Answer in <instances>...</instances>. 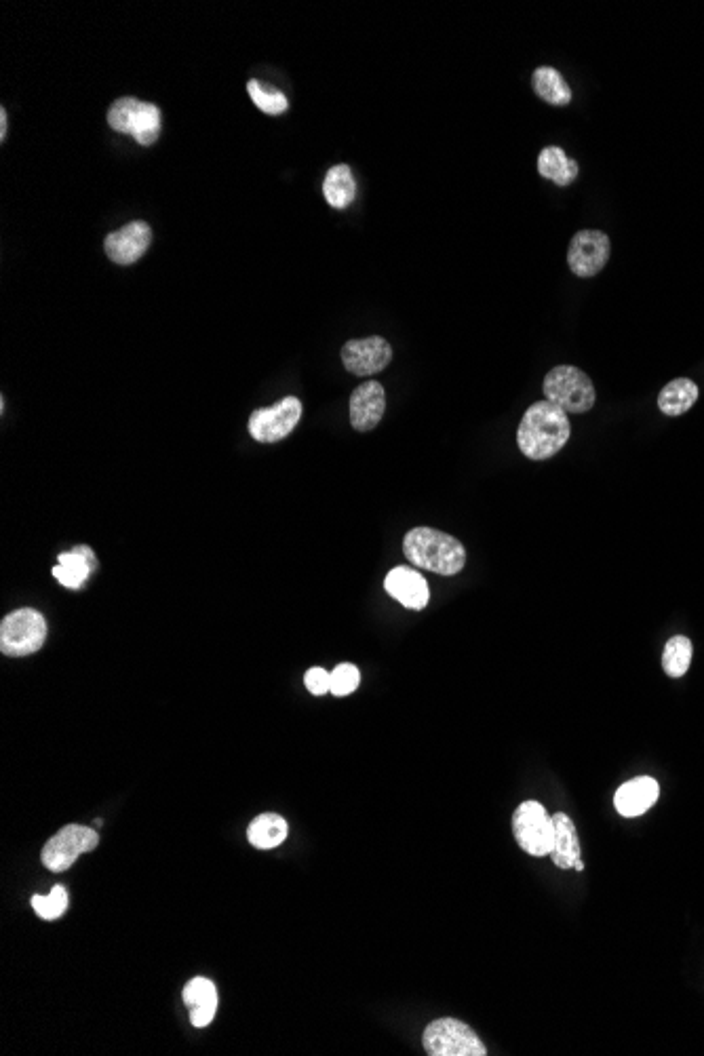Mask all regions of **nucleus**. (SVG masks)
<instances>
[{
    "mask_svg": "<svg viewBox=\"0 0 704 1056\" xmlns=\"http://www.w3.org/2000/svg\"><path fill=\"white\" fill-rule=\"evenodd\" d=\"M403 553L422 570L439 576H456L466 565V551L458 538L433 527H414L403 540Z\"/></svg>",
    "mask_w": 704,
    "mask_h": 1056,
    "instance_id": "nucleus-2",
    "label": "nucleus"
},
{
    "mask_svg": "<svg viewBox=\"0 0 704 1056\" xmlns=\"http://www.w3.org/2000/svg\"><path fill=\"white\" fill-rule=\"evenodd\" d=\"M610 237L601 230H580L567 249V264L576 277L589 279L599 275L610 260Z\"/></svg>",
    "mask_w": 704,
    "mask_h": 1056,
    "instance_id": "nucleus-10",
    "label": "nucleus"
},
{
    "mask_svg": "<svg viewBox=\"0 0 704 1056\" xmlns=\"http://www.w3.org/2000/svg\"><path fill=\"white\" fill-rule=\"evenodd\" d=\"M32 909L43 919H57L66 913L68 909V892L64 886H55L47 896L34 894L32 896Z\"/></svg>",
    "mask_w": 704,
    "mask_h": 1056,
    "instance_id": "nucleus-25",
    "label": "nucleus"
},
{
    "mask_svg": "<svg viewBox=\"0 0 704 1056\" xmlns=\"http://www.w3.org/2000/svg\"><path fill=\"white\" fill-rule=\"evenodd\" d=\"M658 795H660L658 782L650 776H639V778L624 782V785L616 791L614 806L620 812V816L635 818V816L648 812L658 801Z\"/></svg>",
    "mask_w": 704,
    "mask_h": 1056,
    "instance_id": "nucleus-15",
    "label": "nucleus"
},
{
    "mask_svg": "<svg viewBox=\"0 0 704 1056\" xmlns=\"http://www.w3.org/2000/svg\"><path fill=\"white\" fill-rule=\"evenodd\" d=\"M47 641V620L41 612L24 608L0 622V652L11 658L36 654Z\"/></svg>",
    "mask_w": 704,
    "mask_h": 1056,
    "instance_id": "nucleus-4",
    "label": "nucleus"
},
{
    "mask_svg": "<svg viewBox=\"0 0 704 1056\" xmlns=\"http://www.w3.org/2000/svg\"><path fill=\"white\" fill-rule=\"evenodd\" d=\"M215 1010H218V1008H213V1006H197V1008H190V1023H192L194 1027H207V1025L213 1021Z\"/></svg>",
    "mask_w": 704,
    "mask_h": 1056,
    "instance_id": "nucleus-29",
    "label": "nucleus"
},
{
    "mask_svg": "<svg viewBox=\"0 0 704 1056\" xmlns=\"http://www.w3.org/2000/svg\"><path fill=\"white\" fill-rule=\"evenodd\" d=\"M513 835L519 848L530 856H551L555 846L553 816L538 801H523L513 814Z\"/></svg>",
    "mask_w": 704,
    "mask_h": 1056,
    "instance_id": "nucleus-7",
    "label": "nucleus"
},
{
    "mask_svg": "<svg viewBox=\"0 0 704 1056\" xmlns=\"http://www.w3.org/2000/svg\"><path fill=\"white\" fill-rule=\"evenodd\" d=\"M572 437L570 418L551 401H538L527 409L519 428L517 445L530 460H549L559 454Z\"/></svg>",
    "mask_w": 704,
    "mask_h": 1056,
    "instance_id": "nucleus-1",
    "label": "nucleus"
},
{
    "mask_svg": "<svg viewBox=\"0 0 704 1056\" xmlns=\"http://www.w3.org/2000/svg\"><path fill=\"white\" fill-rule=\"evenodd\" d=\"M323 194H325L327 203L334 209L350 207V203L355 201L357 184H355V175H352L348 165H336L327 171L325 182H323Z\"/></svg>",
    "mask_w": 704,
    "mask_h": 1056,
    "instance_id": "nucleus-20",
    "label": "nucleus"
},
{
    "mask_svg": "<svg viewBox=\"0 0 704 1056\" xmlns=\"http://www.w3.org/2000/svg\"><path fill=\"white\" fill-rule=\"evenodd\" d=\"M538 171L544 180H551L557 186H570L578 178V163L561 148L549 146L538 156Z\"/></svg>",
    "mask_w": 704,
    "mask_h": 1056,
    "instance_id": "nucleus-19",
    "label": "nucleus"
},
{
    "mask_svg": "<svg viewBox=\"0 0 704 1056\" xmlns=\"http://www.w3.org/2000/svg\"><path fill=\"white\" fill-rule=\"evenodd\" d=\"M544 397L565 414H586L595 405V386L582 369L559 365L544 378Z\"/></svg>",
    "mask_w": 704,
    "mask_h": 1056,
    "instance_id": "nucleus-3",
    "label": "nucleus"
},
{
    "mask_svg": "<svg viewBox=\"0 0 704 1056\" xmlns=\"http://www.w3.org/2000/svg\"><path fill=\"white\" fill-rule=\"evenodd\" d=\"M698 401V386L688 378H677L662 388L658 395V407L667 416H681Z\"/></svg>",
    "mask_w": 704,
    "mask_h": 1056,
    "instance_id": "nucleus-21",
    "label": "nucleus"
},
{
    "mask_svg": "<svg viewBox=\"0 0 704 1056\" xmlns=\"http://www.w3.org/2000/svg\"><path fill=\"white\" fill-rule=\"evenodd\" d=\"M247 91L251 95L253 104H256L266 114H283L287 110V97L270 85H262L260 81H249Z\"/></svg>",
    "mask_w": 704,
    "mask_h": 1056,
    "instance_id": "nucleus-24",
    "label": "nucleus"
},
{
    "mask_svg": "<svg viewBox=\"0 0 704 1056\" xmlns=\"http://www.w3.org/2000/svg\"><path fill=\"white\" fill-rule=\"evenodd\" d=\"M384 586H386L388 595L397 599L401 605H405L407 610H424L428 605V599H430L428 582L418 570H414V567L401 565V567H395V570H390L384 580Z\"/></svg>",
    "mask_w": 704,
    "mask_h": 1056,
    "instance_id": "nucleus-14",
    "label": "nucleus"
},
{
    "mask_svg": "<svg viewBox=\"0 0 704 1056\" xmlns=\"http://www.w3.org/2000/svg\"><path fill=\"white\" fill-rule=\"evenodd\" d=\"M390 359H393V348L384 338H365V340H350L342 348V363L344 367L355 376H374L378 371L386 369Z\"/></svg>",
    "mask_w": 704,
    "mask_h": 1056,
    "instance_id": "nucleus-11",
    "label": "nucleus"
},
{
    "mask_svg": "<svg viewBox=\"0 0 704 1056\" xmlns=\"http://www.w3.org/2000/svg\"><path fill=\"white\" fill-rule=\"evenodd\" d=\"M348 412L352 428L359 430V433L374 430L386 412V393L382 384L376 380H367L357 386L355 393L350 395Z\"/></svg>",
    "mask_w": 704,
    "mask_h": 1056,
    "instance_id": "nucleus-12",
    "label": "nucleus"
},
{
    "mask_svg": "<svg viewBox=\"0 0 704 1056\" xmlns=\"http://www.w3.org/2000/svg\"><path fill=\"white\" fill-rule=\"evenodd\" d=\"M304 683H306V690H308L310 694H315V696L329 694V692H331V673H327V671L321 669V667H312V669L306 673Z\"/></svg>",
    "mask_w": 704,
    "mask_h": 1056,
    "instance_id": "nucleus-28",
    "label": "nucleus"
},
{
    "mask_svg": "<svg viewBox=\"0 0 704 1056\" xmlns=\"http://www.w3.org/2000/svg\"><path fill=\"white\" fill-rule=\"evenodd\" d=\"M108 125L114 131L131 135L142 146H152L159 140L163 119L161 110L154 104L140 102L135 97H121L108 110Z\"/></svg>",
    "mask_w": 704,
    "mask_h": 1056,
    "instance_id": "nucleus-5",
    "label": "nucleus"
},
{
    "mask_svg": "<svg viewBox=\"0 0 704 1056\" xmlns=\"http://www.w3.org/2000/svg\"><path fill=\"white\" fill-rule=\"evenodd\" d=\"M97 570V557L89 549V546L81 544L74 546L70 553H62L57 557V565L53 567V576L64 584L66 589H81L85 580L91 572Z\"/></svg>",
    "mask_w": 704,
    "mask_h": 1056,
    "instance_id": "nucleus-16",
    "label": "nucleus"
},
{
    "mask_svg": "<svg viewBox=\"0 0 704 1056\" xmlns=\"http://www.w3.org/2000/svg\"><path fill=\"white\" fill-rule=\"evenodd\" d=\"M287 833H289L287 820L279 814L266 812L251 820V825L247 829V839L253 848L272 850L285 842Z\"/></svg>",
    "mask_w": 704,
    "mask_h": 1056,
    "instance_id": "nucleus-18",
    "label": "nucleus"
},
{
    "mask_svg": "<svg viewBox=\"0 0 704 1056\" xmlns=\"http://www.w3.org/2000/svg\"><path fill=\"white\" fill-rule=\"evenodd\" d=\"M692 641L683 635L669 639L662 652V669L669 677H683L692 664Z\"/></svg>",
    "mask_w": 704,
    "mask_h": 1056,
    "instance_id": "nucleus-23",
    "label": "nucleus"
},
{
    "mask_svg": "<svg viewBox=\"0 0 704 1056\" xmlns=\"http://www.w3.org/2000/svg\"><path fill=\"white\" fill-rule=\"evenodd\" d=\"M100 846V833L91 827L66 825L43 846L41 860L53 873L68 871L76 858Z\"/></svg>",
    "mask_w": 704,
    "mask_h": 1056,
    "instance_id": "nucleus-8",
    "label": "nucleus"
},
{
    "mask_svg": "<svg viewBox=\"0 0 704 1056\" xmlns=\"http://www.w3.org/2000/svg\"><path fill=\"white\" fill-rule=\"evenodd\" d=\"M574 869H576V871H584V863H582V858H580V860H576V865H574Z\"/></svg>",
    "mask_w": 704,
    "mask_h": 1056,
    "instance_id": "nucleus-31",
    "label": "nucleus"
},
{
    "mask_svg": "<svg viewBox=\"0 0 704 1056\" xmlns=\"http://www.w3.org/2000/svg\"><path fill=\"white\" fill-rule=\"evenodd\" d=\"M361 673L355 664H338L331 673V694L334 696H348L359 688Z\"/></svg>",
    "mask_w": 704,
    "mask_h": 1056,
    "instance_id": "nucleus-27",
    "label": "nucleus"
},
{
    "mask_svg": "<svg viewBox=\"0 0 704 1056\" xmlns=\"http://www.w3.org/2000/svg\"><path fill=\"white\" fill-rule=\"evenodd\" d=\"M302 418V403L296 397H287L277 405L256 409L249 418V433L260 443H277L285 439Z\"/></svg>",
    "mask_w": 704,
    "mask_h": 1056,
    "instance_id": "nucleus-9",
    "label": "nucleus"
},
{
    "mask_svg": "<svg viewBox=\"0 0 704 1056\" xmlns=\"http://www.w3.org/2000/svg\"><path fill=\"white\" fill-rule=\"evenodd\" d=\"M532 85L540 100L551 106H567L572 102V91L555 68H538L532 76Z\"/></svg>",
    "mask_w": 704,
    "mask_h": 1056,
    "instance_id": "nucleus-22",
    "label": "nucleus"
},
{
    "mask_svg": "<svg viewBox=\"0 0 704 1056\" xmlns=\"http://www.w3.org/2000/svg\"><path fill=\"white\" fill-rule=\"evenodd\" d=\"M422 1044L430 1056H485L487 1048L479 1035L458 1019L433 1021L422 1035Z\"/></svg>",
    "mask_w": 704,
    "mask_h": 1056,
    "instance_id": "nucleus-6",
    "label": "nucleus"
},
{
    "mask_svg": "<svg viewBox=\"0 0 704 1056\" xmlns=\"http://www.w3.org/2000/svg\"><path fill=\"white\" fill-rule=\"evenodd\" d=\"M553 831H555V846L551 852L553 865L559 869H574L576 860H580V854H582L574 820L563 812L553 814Z\"/></svg>",
    "mask_w": 704,
    "mask_h": 1056,
    "instance_id": "nucleus-17",
    "label": "nucleus"
},
{
    "mask_svg": "<svg viewBox=\"0 0 704 1056\" xmlns=\"http://www.w3.org/2000/svg\"><path fill=\"white\" fill-rule=\"evenodd\" d=\"M7 129H9V123H7V110L0 108V140L7 138Z\"/></svg>",
    "mask_w": 704,
    "mask_h": 1056,
    "instance_id": "nucleus-30",
    "label": "nucleus"
},
{
    "mask_svg": "<svg viewBox=\"0 0 704 1056\" xmlns=\"http://www.w3.org/2000/svg\"><path fill=\"white\" fill-rule=\"evenodd\" d=\"M184 1004L188 1008H197V1006L218 1008V989H215V985L209 979L197 976V979H192L184 987Z\"/></svg>",
    "mask_w": 704,
    "mask_h": 1056,
    "instance_id": "nucleus-26",
    "label": "nucleus"
},
{
    "mask_svg": "<svg viewBox=\"0 0 704 1056\" xmlns=\"http://www.w3.org/2000/svg\"><path fill=\"white\" fill-rule=\"evenodd\" d=\"M150 241H152L150 226L146 222H131L123 226L121 230L110 232L104 241V249H106V256L114 264L127 266V264H135L144 256L150 247Z\"/></svg>",
    "mask_w": 704,
    "mask_h": 1056,
    "instance_id": "nucleus-13",
    "label": "nucleus"
}]
</instances>
